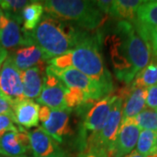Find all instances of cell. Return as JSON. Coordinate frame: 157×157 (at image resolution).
<instances>
[{"mask_svg": "<svg viewBox=\"0 0 157 157\" xmlns=\"http://www.w3.org/2000/svg\"><path fill=\"white\" fill-rule=\"evenodd\" d=\"M106 44L115 76L125 84H130L151 61L149 43L135 22L120 20L113 33L107 37Z\"/></svg>", "mask_w": 157, "mask_h": 157, "instance_id": "1", "label": "cell"}, {"mask_svg": "<svg viewBox=\"0 0 157 157\" xmlns=\"http://www.w3.org/2000/svg\"><path fill=\"white\" fill-rule=\"evenodd\" d=\"M22 33L26 46L37 45L50 59L73 51L89 33L72 23L49 15H45L33 32Z\"/></svg>", "mask_w": 157, "mask_h": 157, "instance_id": "2", "label": "cell"}, {"mask_svg": "<svg viewBox=\"0 0 157 157\" xmlns=\"http://www.w3.org/2000/svg\"><path fill=\"white\" fill-rule=\"evenodd\" d=\"M42 5L47 15L72 23L86 31H94L106 22L105 15L96 6L95 1L47 0Z\"/></svg>", "mask_w": 157, "mask_h": 157, "instance_id": "3", "label": "cell"}, {"mask_svg": "<svg viewBox=\"0 0 157 157\" xmlns=\"http://www.w3.org/2000/svg\"><path fill=\"white\" fill-rule=\"evenodd\" d=\"M101 35L99 32L87 34L73 51H71L72 67L113 90L111 74L107 71L101 52Z\"/></svg>", "mask_w": 157, "mask_h": 157, "instance_id": "4", "label": "cell"}, {"mask_svg": "<svg viewBox=\"0 0 157 157\" xmlns=\"http://www.w3.org/2000/svg\"><path fill=\"white\" fill-rule=\"evenodd\" d=\"M45 71L55 75L67 87L81 90L86 97L87 101H98L106 96L112 94V89L89 78L73 67L59 69L47 66Z\"/></svg>", "mask_w": 157, "mask_h": 157, "instance_id": "5", "label": "cell"}, {"mask_svg": "<svg viewBox=\"0 0 157 157\" xmlns=\"http://www.w3.org/2000/svg\"><path fill=\"white\" fill-rule=\"evenodd\" d=\"M116 98L117 96L113 94L106 96L100 101H96L94 106L87 111L78 135V145L81 152L86 149V141L94 137L103 128Z\"/></svg>", "mask_w": 157, "mask_h": 157, "instance_id": "6", "label": "cell"}, {"mask_svg": "<svg viewBox=\"0 0 157 157\" xmlns=\"http://www.w3.org/2000/svg\"><path fill=\"white\" fill-rule=\"evenodd\" d=\"M122 100L117 96L103 128L94 137L86 141V149L90 147H99L105 148L108 152L109 156L111 155L114 141L122 121Z\"/></svg>", "mask_w": 157, "mask_h": 157, "instance_id": "7", "label": "cell"}, {"mask_svg": "<svg viewBox=\"0 0 157 157\" xmlns=\"http://www.w3.org/2000/svg\"><path fill=\"white\" fill-rule=\"evenodd\" d=\"M0 91L13 105L25 98L21 71L8 55L0 68Z\"/></svg>", "mask_w": 157, "mask_h": 157, "instance_id": "8", "label": "cell"}, {"mask_svg": "<svg viewBox=\"0 0 157 157\" xmlns=\"http://www.w3.org/2000/svg\"><path fill=\"white\" fill-rule=\"evenodd\" d=\"M67 89V87L55 75L45 71L43 88L36 101L52 110L69 109L65 101Z\"/></svg>", "mask_w": 157, "mask_h": 157, "instance_id": "9", "label": "cell"}, {"mask_svg": "<svg viewBox=\"0 0 157 157\" xmlns=\"http://www.w3.org/2000/svg\"><path fill=\"white\" fill-rule=\"evenodd\" d=\"M140 128L134 119L121 121L110 157H123L134 150L137 144Z\"/></svg>", "mask_w": 157, "mask_h": 157, "instance_id": "10", "label": "cell"}, {"mask_svg": "<svg viewBox=\"0 0 157 157\" xmlns=\"http://www.w3.org/2000/svg\"><path fill=\"white\" fill-rule=\"evenodd\" d=\"M116 95L122 100V121L135 118L146 106V88L127 85L118 91Z\"/></svg>", "mask_w": 157, "mask_h": 157, "instance_id": "11", "label": "cell"}, {"mask_svg": "<svg viewBox=\"0 0 157 157\" xmlns=\"http://www.w3.org/2000/svg\"><path fill=\"white\" fill-rule=\"evenodd\" d=\"M21 72L34 67H45L50 59L37 45L19 47L9 55Z\"/></svg>", "mask_w": 157, "mask_h": 157, "instance_id": "12", "label": "cell"}, {"mask_svg": "<svg viewBox=\"0 0 157 157\" xmlns=\"http://www.w3.org/2000/svg\"><path fill=\"white\" fill-rule=\"evenodd\" d=\"M31 150L27 132H7L0 138V155L6 157H25Z\"/></svg>", "mask_w": 157, "mask_h": 157, "instance_id": "13", "label": "cell"}, {"mask_svg": "<svg viewBox=\"0 0 157 157\" xmlns=\"http://www.w3.org/2000/svg\"><path fill=\"white\" fill-rule=\"evenodd\" d=\"M71 110H51L48 120L42 123V128L57 142H62L64 137L71 133L69 126Z\"/></svg>", "mask_w": 157, "mask_h": 157, "instance_id": "14", "label": "cell"}, {"mask_svg": "<svg viewBox=\"0 0 157 157\" xmlns=\"http://www.w3.org/2000/svg\"><path fill=\"white\" fill-rule=\"evenodd\" d=\"M39 103L30 99H24L12 105L15 123L25 128L37 127L39 121Z\"/></svg>", "mask_w": 157, "mask_h": 157, "instance_id": "15", "label": "cell"}, {"mask_svg": "<svg viewBox=\"0 0 157 157\" xmlns=\"http://www.w3.org/2000/svg\"><path fill=\"white\" fill-rule=\"evenodd\" d=\"M30 147L33 157H45L60 151L61 149L42 127L27 132Z\"/></svg>", "mask_w": 157, "mask_h": 157, "instance_id": "16", "label": "cell"}, {"mask_svg": "<svg viewBox=\"0 0 157 157\" xmlns=\"http://www.w3.org/2000/svg\"><path fill=\"white\" fill-rule=\"evenodd\" d=\"M0 45L6 50L26 46L20 25L3 15L0 20Z\"/></svg>", "mask_w": 157, "mask_h": 157, "instance_id": "17", "label": "cell"}, {"mask_svg": "<svg viewBox=\"0 0 157 157\" xmlns=\"http://www.w3.org/2000/svg\"><path fill=\"white\" fill-rule=\"evenodd\" d=\"M45 67H34L21 72L23 93L25 99L38 98L42 91Z\"/></svg>", "mask_w": 157, "mask_h": 157, "instance_id": "18", "label": "cell"}, {"mask_svg": "<svg viewBox=\"0 0 157 157\" xmlns=\"http://www.w3.org/2000/svg\"><path fill=\"white\" fill-rule=\"evenodd\" d=\"M143 3L141 0H115L112 1L109 15L121 21L135 22L136 13L140 6Z\"/></svg>", "mask_w": 157, "mask_h": 157, "instance_id": "19", "label": "cell"}, {"mask_svg": "<svg viewBox=\"0 0 157 157\" xmlns=\"http://www.w3.org/2000/svg\"><path fill=\"white\" fill-rule=\"evenodd\" d=\"M43 12L44 6L41 2L31 1L22 11V32H33L41 21Z\"/></svg>", "mask_w": 157, "mask_h": 157, "instance_id": "20", "label": "cell"}, {"mask_svg": "<svg viewBox=\"0 0 157 157\" xmlns=\"http://www.w3.org/2000/svg\"><path fill=\"white\" fill-rule=\"evenodd\" d=\"M135 87L148 88L157 85V59H154L148 65L136 74L130 83Z\"/></svg>", "mask_w": 157, "mask_h": 157, "instance_id": "21", "label": "cell"}, {"mask_svg": "<svg viewBox=\"0 0 157 157\" xmlns=\"http://www.w3.org/2000/svg\"><path fill=\"white\" fill-rule=\"evenodd\" d=\"M156 132L151 130H140L135 150L145 157L156 154Z\"/></svg>", "mask_w": 157, "mask_h": 157, "instance_id": "22", "label": "cell"}, {"mask_svg": "<svg viewBox=\"0 0 157 157\" xmlns=\"http://www.w3.org/2000/svg\"><path fill=\"white\" fill-rule=\"evenodd\" d=\"M31 3L26 0H0V8L5 16L22 24V11L24 8Z\"/></svg>", "mask_w": 157, "mask_h": 157, "instance_id": "23", "label": "cell"}, {"mask_svg": "<svg viewBox=\"0 0 157 157\" xmlns=\"http://www.w3.org/2000/svg\"><path fill=\"white\" fill-rule=\"evenodd\" d=\"M136 20L147 25L157 26V0L143 1L137 10Z\"/></svg>", "mask_w": 157, "mask_h": 157, "instance_id": "24", "label": "cell"}, {"mask_svg": "<svg viewBox=\"0 0 157 157\" xmlns=\"http://www.w3.org/2000/svg\"><path fill=\"white\" fill-rule=\"evenodd\" d=\"M133 119L140 130H151L157 133V110L147 107Z\"/></svg>", "mask_w": 157, "mask_h": 157, "instance_id": "25", "label": "cell"}, {"mask_svg": "<svg viewBox=\"0 0 157 157\" xmlns=\"http://www.w3.org/2000/svg\"><path fill=\"white\" fill-rule=\"evenodd\" d=\"M65 101L67 103V108L69 109L79 107L82 104L89 102L87 101L86 97L81 90L78 88H69V87H67L65 94Z\"/></svg>", "mask_w": 157, "mask_h": 157, "instance_id": "26", "label": "cell"}, {"mask_svg": "<svg viewBox=\"0 0 157 157\" xmlns=\"http://www.w3.org/2000/svg\"><path fill=\"white\" fill-rule=\"evenodd\" d=\"M135 22L139 29L146 36V39H147L151 48L152 54L154 55V59H157V26L147 25L138 22L137 20H135Z\"/></svg>", "mask_w": 157, "mask_h": 157, "instance_id": "27", "label": "cell"}, {"mask_svg": "<svg viewBox=\"0 0 157 157\" xmlns=\"http://www.w3.org/2000/svg\"><path fill=\"white\" fill-rule=\"evenodd\" d=\"M25 129L16 126L14 120L7 114H0V138L7 132H23Z\"/></svg>", "mask_w": 157, "mask_h": 157, "instance_id": "28", "label": "cell"}, {"mask_svg": "<svg viewBox=\"0 0 157 157\" xmlns=\"http://www.w3.org/2000/svg\"><path fill=\"white\" fill-rule=\"evenodd\" d=\"M78 157H110L108 152L102 147H90L80 152Z\"/></svg>", "mask_w": 157, "mask_h": 157, "instance_id": "29", "label": "cell"}, {"mask_svg": "<svg viewBox=\"0 0 157 157\" xmlns=\"http://www.w3.org/2000/svg\"><path fill=\"white\" fill-rule=\"evenodd\" d=\"M146 106L148 108L157 110V85L147 88Z\"/></svg>", "mask_w": 157, "mask_h": 157, "instance_id": "30", "label": "cell"}, {"mask_svg": "<svg viewBox=\"0 0 157 157\" xmlns=\"http://www.w3.org/2000/svg\"><path fill=\"white\" fill-rule=\"evenodd\" d=\"M0 114H7L14 120L12 104L0 91Z\"/></svg>", "mask_w": 157, "mask_h": 157, "instance_id": "31", "label": "cell"}, {"mask_svg": "<svg viewBox=\"0 0 157 157\" xmlns=\"http://www.w3.org/2000/svg\"><path fill=\"white\" fill-rule=\"evenodd\" d=\"M96 6H98V8L101 10L105 15H108L109 11H110V8L112 6V1H107V0H99V1H95Z\"/></svg>", "mask_w": 157, "mask_h": 157, "instance_id": "32", "label": "cell"}, {"mask_svg": "<svg viewBox=\"0 0 157 157\" xmlns=\"http://www.w3.org/2000/svg\"><path fill=\"white\" fill-rule=\"evenodd\" d=\"M51 108H49L48 107H45V106H42L40 107V109H39V121L43 123L46 121L48 120V118L50 116V113H51Z\"/></svg>", "mask_w": 157, "mask_h": 157, "instance_id": "33", "label": "cell"}, {"mask_svg": "<svg viewBox=\"0 0 157 157\" xmlns=\"http://www.w3.org/2000/svg\"><path fill=\"white\" fill-rule=\"evenodd\" d=\"M8 57V52L7 50H6L5 48H3L1 45H0V68L2 67L3 63L5 62L6 59Z\"/></svg>", "mask_w": 157, "mask_h": 157, "instance_id": "34", "label": "cell"}, {"mask_svg": "<svg viewBox=\"0 0 157 157\" xmlns=\"http://www.w3.org/2000/svg\"><path fill=\"white\" fill-rule=\"evenodd\" d=\"M25 157H31V156H25ZM45 157H67V154L63 151V150H60V151L57 152V153H55V154H52V155H48V156H45Z\"/></svg>", "mask_w": 157, "mask_h": 157, "instance_id": "35", "label": "cell"}, {"mask_svg": "<svg viewBox=\"0 0 157 157\" xmlns=\"http://www.w3.org/2000/svg\"><path fill=\"white\" fill-rule=\"evenodd\" d=\"M123 157H145V156L141 155L139 154V153L136 151V150H133L131 153H129L128 155H125V156Z\"/></svg>", "mask_w": 157, "mask_h": 157, "instance_id": "36", "label": "cell"}, {"mask_svg": "<svg viewBox=\"0 0 157 157\" xmlns=\"http://www.w3.org/2000/svg\"><path fill=\"white\" fill-rule=\"evenodd\" d=\"M3 15H4V12H3V11H2L1 8H0V20H1V17H3Z\"/></svg>", "mask_w": 157, "mask_h": 157, "instance_id": "37", "label": "cell"}, {"mask_svg": "<svg viewBox=\"0 0 157 157\" xmlns=\"http://www.w3.org/2000/svg\"><path fill=\"white\" fill-rule=\"evenodd\" d=\"M147 157H157V153L156 154H155V155H149V156Z\"/></svg>", "mask_w": 157, "mask_h": 157, "instance_id": "38", "label": "cell"}, {"mask_svg": "<svg viewBox=\"0 0 157 157\" xmlns=\"http://www.w3.org/2000/svg\"><path fill=\"white\" fill-rule=\"evenodd\" d=\"M0 157H6V156H4V155H0Z\"/></svg>", "mask_w": 157, "mask_h": 157, "instance_id": "39", "label": "cell"}, {"mask_svg": "<svg viewBox=\"0 0 157 157\" xmlns=\"http://www.w3.org/2000/svg\"><path fill=\"white\" fill-rule=\"evenodd\" d=\"M156 147H157V135H156Z\"/></svg>", "mask_w": 157, "mask_h": 157, "instance_id": "40", "label": "cell"}]
</instances>
